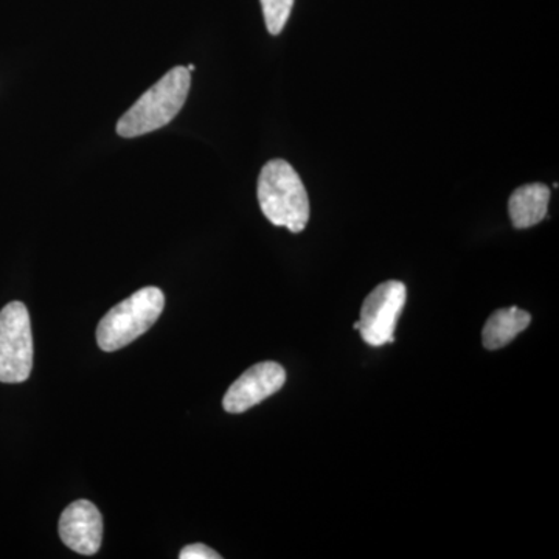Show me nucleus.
<instances>
[{
    "label": "nucleus",
    "mask_w": 559,
    "mask_h": 559,
    "mask_svg": "<svg viewBox=\"0 0 559 559\" xmlns=\"http://www.w3.org/2000/svg\"><path fill=\"white\" fill-rule=\"evenodd\" d=\"M285 382L286 371L280 364H255L227 390L223 400L224 411L229 414H242L277 393Z\"/></svg>",
    "instance_id": "obj_6"
},
{
    "label": "nucleus",
    "mask_w": 559,
    "mask_h": 559,
    "mask_svg": "<svg viewBox=\"0 0 559 559\" xmlns=\"http://www.w3.org/2000/svg\"><path fill=\"white\" fill-rule=\"evenodd\" d=\"M550 189L544 183H527L514 190L509 201L511 223L516 229H528L546 218Z\"/></svg>",
    "instance_id": "obj_8"
},
{
    "label": "nucleus",
    "mask_w": 559,
    "mask_h": 559,
    "mask_svg": "<svg viewBox=\"0 0 559 559\" xmlns=\"http://www.w3.org/2000/svg\"><path fill=\"white\" fill-rule=\"evenodd\" d=\"M60 536L70 550L95 555L102 547L103 516L90 500H76L62 511Z\"/></svg>",
    "instance_id": "obj_7"
},
{
    "label": "nucleus",
    "mask_w": 559,
    "mask_h": 559,
    "mask_svg": "<svg viewBox=\"0 0 559 559\" xmlns=\"http://www.w3.org/2000/svg\"><path fill=\"white\" fill-rule=\"evenodd\" d=\"M406 299V285L399 280H389L371 290L364 300L358 330L367 344L381 347L395 341L393 333Z\"/></svg>",
    "instance_id": "obj_5"
},
{
    "label": "nucleus",
    "mask_w": 559,
    "mask_h": 559,
    "mask_svg": "<svg viewBox=\"0 0 559 559\" xmlns=\"http://www.w3.org/2000/svg\"><path fill=\"white\" fill-rule=\"evenodd\" d=\"M164 308L165 296L159 288L146 286L139 289L100 320L98 347L108 353L127 347L157 322Z\"/></svg>",
    "instance_id": "obj_3"
},
{
    "label": "nucleus",
    "mask_w": 559,
    "mask_h": 559,
    "mask_svg": "<svg viewBox=\"0 0 559 559\" xmlns=\"http://www.w3.org/2000/svg\"><path fill=\"white\" fill-rule=\"evenodd\" d=\"M187 70H189V72H190V73H191V72H193V70H194V66H193V64H190V66H189V68H187Z\"/></svg>",
    "instance_id": "obj_12"
},
{
    "label": "nucleus",
    "mask_w": 559,
    "mask_h": 559,
    "mask_svg": "<svg viewBox=\"0 0 559 559\" xmlns=\"http://www.w3.org/2000/svg\"><path fill=\"white\" fill-rule=\"evenodd\" d=\"M267 32L277 36L285 28L293 11L294 0H260Z\"/></svg>",
    "instance_id": "obj_10"
},
{
    "label": "nucleus",
    "mask_w": 559,
    "mask_h": 559,
    "mask_svg": "<svg viewBox=\"0 0 559 559\" xmlns=\"http://www.w3.org/2000/svg\"><path fill=\"white\" fill-rule=\"evenodd\" d=\"M33 336L31 316L21 301H11L0 311V382L16 384L31 377Z\"/></svg>",
    "instance_id": "obj_4"
},
{
    "label": "nucleus",
    "mask_w": 559,
    "mask_h": 559,
    "mask_svg": "<svg viewBox=\"0 0 559 559\" xmlns=\"http://www.w3.org/2000/svg\"><path fill=\"white\" fill-rule=\"evenodd\" d=\"M190 86L189 70L182 66L173 68L121 116L117 123L120 138H139L170 123L186 105Z\"/></svg>",
    "instance_id": "obj_2"
},
{
    "label": "nucleus",
    "mask_w": 559,
    "mask_h": 559,
    "mask_svg": "<svg viewBox=\"0 0 559 559\" xmlns=\"http://www.w3.org/2000/svg\"><path fill=\"white\" fill-rule=\"evenodd\" d=\"M180 559H221V555L210 549L205 544H190L183 547L179 555Z\"/></svg>",
    "instance_id": "obj_11"
},
{
    "label": "nucleus",
    "mask_w": 559,
    "mask_h": 559,
    "mask_svg": "<svg viewBox=\"0 0 559 559\" xmlns=\"http://www.w3.org/2000/svg\"><path fill=\"white\" fill-rule=\"evenodd\" d=\"M261 212L274 226L293 234L305 230L310 221V198L299 173L283 159L264 165L257 186Z\"/></svg>",
    "instance_id": "obj_1"
},
{
    "label": "nucleus",
    "mask_w": 559,
    "mask_h": 559,
    "mask_svg": "<svg viewBox=\"0 0 559 559\" xmlns=\"http://www.w3.org/2000/svg\"><path fill=\"white\" fill-rule=\"evenodd\" d=\"M532 316L520 308L510 307L489 316L481 331V342L487 349H499L509 345L518 334L527 329Z\"/></svg>",
    "instance_id": "obj_9"
}]
</instances>
